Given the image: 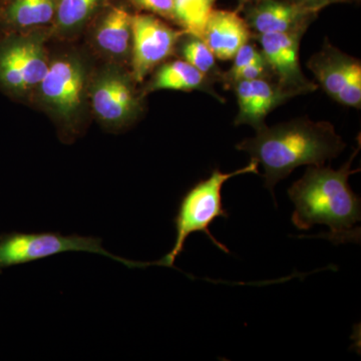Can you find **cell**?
<instances>
[{
  "label": "cell",
  "mask_w": 361,
  "mask_h": 361,
  "mask_svg": "<svg viewBox=\"0 0 361 361\" xmlns=\"http://www.w3.org/2000/svg\"><path fill=\"white\" fill-rule=\"evenodd\" d=\"M239 111L235 125H250L256 130L264 127L266 116L287 99H292L277 84L266 78L234 82Z\"/></svg>",
  "instance_id": "cell-11"
},
{
  "label": "cell",
  "mask_w": 361,
  "mask_h": 361,
  "mask_svg": "<svg viewBox=\"0 0 361 361\" xmlns=\"http://www.w3.org/2000/svg\"><path fill=\"white\" fill-rule=\"evenodd\" d=\"M92 106L99 118L111 125H122L132 118L137 102L129 82L118 75L104 77L92 94Z\"/></svg>",
  "instance_id": "cell-13"
},
{
  "label": "cell",
  "mask_w": 361,
  "mask_h": 361,
  "mask_svg": "<svg viewBox=\"0 0 361 361\" xmlns=\"http://www.w3.org/2000/svg\"><path fill=\"white\" fill-rule=\"evenodd\" d=\"M47 70L44 51L35 42H14L0 51V82L7 89H32L39 85Z\"/></svg>",
  "instance_id": "cell-8"
},
{
  "label": "cell",
  "mask_w": 361,
  "mask_h": 361,
  "mask_svg": "<svg viewBox=\"0 0 361 361\" xmlns=\"http://www.w3.org/2000/svg\"><path fill=\"white\" fill-rule=\"evenodd\" d=\"M133 16L123 7H114L102 21L96 39L102 49L114 56L129 51L132 42Z\"/></svg>",
  "instance_id": "cell-14"
},
{
  "label": "cell",
  "mask_w": 361,
  "mask_h": 361,
  "mask_svg": "<svg viewBox=\"0 0 361 361\" xmlns=\"http://www.w3.org/2000/svg\"><path fill=\"white\" fill-rule=\"evenodd\" d=\"M216 0H174V18L191 37H203L209 16Z\"/></svg>",
  "instance_id": "cell-16"
},
{
  "label": "cell",
  "mask_w": 361,
  "mask_h": 361,
  "mask_svg": "<svg viewBox=\"0 0 361 361\" xmlns=\"http://www.w3.org/2000/svg\"><path fill=\"white\" fill-rule=\"evenodd\" d=\"M149 14L132 18L133 68L137 82L174 51L182 33Z\"/></svg>",
  "instance_id": "cell-7"
},
{
  "label": "cell",
  "mask_w": 361,
  "mask_h": 361,
  "mask_svg": "<svg viewBox=\"0 0 361 361\" xmlns=\"http://www.w3.org/2000/svg\"><path fill=\"white\" fill-rule=\"evenodd\" d=\"M7 18L20 27L44 25L54 14V0H14L7 8Z\"/></svg>",
  "instance_id": "cell-17"
},
{
  "label": "cell",
  "mask_w": 361,
  "mask_h": 361,
  "mask_svg": "<svg viewBox=\"0 0 361 361\" xmlns=\"http://www.w3.org/2000/svg\"><path fill=\"white\" fill-rule=\"evenodd\" d=\"M68 252H85L113 259L129 268H146L153 262H137L118 257L106 251L102 239L59 232H11L0 235V274L14 266L35 262Z\"/></svg>",
  "instance_id": "cell-4"
},
{
  "label": "cell",
  "mask_w": 361,
  "mask_h": 361,
  "mask_svg": "<svg viewBox=\"0 0 361 361\" xmlns=\"http://www.w3.org/2000/svg\"><path fill=\"white\" fill-rule=\"evenodd\" d=\"M305 28L282 33L259 35L262 54L277 85L291 97L314 92L317 85L310 82L301 71L299 47Z\"/></svg>",
  "instance_id": "cell-6"
},
{
  "label": "cell",
  "mask_w": 361,
  "mask_h": 361,
  "mask_svg": "<svg viewBox=\"0 0 361 361\" xmlns=\"http://www.w3.org/2000/svg\"><path fill=\"white\" fill-rule=\"evenodd\" d=\"M99 0H61L58 7V21L63 28L75 27L87 20Z\"/></svg>",
  "instance_id": "cell-19"
},
{
  "label": "cell",
  "mask_w": 361,
  "mask_h": 361,
  "mask_svg": "<svg viewBox=\"0 0 361 361\" xmlns=\"http://www.w3.org/2000/svg\"><path fill=\"white\" fill-rule=\"evenodd\" d=\"M84 85V71L80 66L71 59H59L49 66L39 82L40 94L45 103L68 118L80 108Z\"/></svg>",
  "instance_id": "cell-9"
},
{
  "label": "cell",
  "mask_w": 361,
  "mask_h": 361,
  "mask_svg": "<svg viewBox=\"0 0 361 361\" xmlns=\"http://www.w3.org/2000/svg\"><path fill=\"white\" fill-rule=\"evenodd\" d=\"M185 61L200 71L204 75H208L217 71L216 58L203 39L191 37L182 49Z\"/></svg>",
  "instance_id": "cell-18"
},
{
  "label": "cell",
  "mask_w": 361,
  "mask_h": 361,
  "mask_svg": "<svg viewBox=\"0 0 361 361\" xmlns=\"http://www.w3.org/2000/svg\"><path fill=\"white\" fill-rule=\"evenodd\" d=\"M299 6L307 9L311 13H318L324 7L334 4H342V2H350L353 0H292Z\"/></svg>",
  "instance_id": "cell-23"
},
{
  "label": "cell",
  "mask_w": 361,
  "mask_h": 361,
  "mask_svg": "<svg viewBox=\"0 0 361 361\" xmlns=\"http://www.w3.org/2000/svg\"><path fill=\"white\" fill-rule=\"evenodd\" d=\"M358 151L360 148L338 170L310 166L303 177L289 188V198L295 206L291 219L297 229L325 225L330 232L324 238L334 245L360 243V227L356 225L361 220V200L348 183L349 177L360 171L351 170Z\"/></svg>",
  "instance_id": "cell-1"
},
{
  "label": "cell",
  "mask_w": 361,
  "mask_h": 361,
  "mask_svg": "<svg viewBox=\"0 0 361 361\" xmlns=\"http://www.w3.org/2000/svg\"><path fill=\"white\" fill-rule=\"evenodd\" d=\"M250 27L237 11L213 9L207 20L203 42L216 59L230 61L250 39Z\"/></svg>",
  "instance_id": "cell-12"
},
{
  "label": "cell",
  "mask_w": 361,
  "mask_h": 361,
  "mask_svg": "<svg viewBox=\"0 0 361 361\" xmlns=\"http://www.w3.org/2000/svg\"><path fill=\"white\" fill-rule=\"evenodd\" d=\"M233 59H234V63H233L230 73L238 71L244 66L253 65V63H266L262 52L259 51L254 45L249 42L240 47Z\"/></svg>",
  "instance_id": "cell-20"
},
{
  "label": "cell",
  "mask_w": 361,
  "mask_h": 361,
  "mask_svg": "<svg viewBox=\"0 0 361 361\" xmlns=\"http://www.w3.org/2000/svg\"><path fill=\"white\" fill-rule=\"evenodd\" d=\"M323 90L337 103L351 108L361 106V63L329 44L307 63Z\"/></svg>",
  "instance_id": "cell-5"
},
{
  "label": "cell",
  "mask_w": 361,
  "mask_h": 361,
  "mask_svg": "<svg viewBox=\"0 0 361 361\" xmlns=\"http://www.w3.org/2000/svg\"><path fill=\"white\" fill-rule=\"evenodd\" d=\"M152 90H171L191 92L203 90L208 92V77L186 61H175L163 66L157 73L151 85Z\"/></svg>",
  "instance_id": "cell-15"
},
{
  "label": "cell",
  "mask_w": 361,
  "mask_h": 361,
  "mask_svg": "<svg viewBox=\"0 0 361 361\" xmlns=\"http://www.w3.org/2000/svg\"><path fill=\"white\" fill-rule=\"evenodd\" d=\"M346 145L329 122H313L307 118L261 128L257 135L236 146L264 170V186L273 189L280 180L301 166H322L339 156Z\"/></svg>",
  "instance_id": "cell-2"
},
{
  "label": "cell",
  "mask_w": 361,
  "mask_h": 361,
  "mask_svg": "<svg viewBox=\"0 0 361 361\" xmlns=\"http://www.w3.org/2000/svg\"><path fill=\"white\" fill-rule=\"evenodd\" d=\"M142 9L164 18H174V0H133Z\"/></svg>",
  "instance_id": "cell-21"
},
{
  "label": "cell",
  "mask_w": 361,
  "mask_h": 361,
  "mask_svg": "<svg viewBox=\"0 0 361 361\" xmlns=\"http://www.w3.org/2000/svg\"><path fill=\"white\" fill-rule=\"evenodd\" d=\"M247 8L246 23L258 35L307 30L317 13L299 6L292 0H255Z\"/></svg>",
  "instance_id": "cell-10"
},
{
  "label": "cell",
  "mask_w": 361,
  "mask_h": 361,
  "mask_svg": "<svg viewBox=\"0 0 361 361\" xmlns=\"http://www.w3.org/2000/svg\"><path fill=\"white\" fill-rule=\"evenodd\" d=\"M259 174L258 163L251 160L246 167L231 173L221 172L216 169L205 180L190 188L180 199L177 214L174 218L176 239L172 250L165 257L156 261V266L174 268L176 259L184 251L185 243L190 235L202 232L225 253H230L229 249L214 237L210 226L217 218L229 217L222 202L223 186L228 180L236 176L244 174Z\"/></svg>",
  "instance_id": "cell-3"
},
{
  "label": "cell",
  "mask_w": 361,
  "mask_h": 361,
  "mask_svg": "<svg viewBox=\"0 0 361 361\" xmlns=\"http://www.w3.org/2000/svg\"><path fill=\"white\" fill-rule=\"evenodd\" d=\"M267 63H253V65L244 66L238 71L228 73V77L231 78L233 82H236L239 80H253L258 78H266V70H267Z\"/></svg>",
  "instance_id": "cell-22"
},
{
  "label": "cell",
  "mask_w": 361,
  "mask_h": 361,
  "mask_svg": "<svg viewBox=\"0 0 361 361\" xmlns=\"http://www.w3.org/2000/svg\"><path fill=\"white\" fill-rule=\"evenodd\" d=\"M241 4H251V2L255 1V0H239Z\"/></svg>",
  "instance_id": "cell-24"
}]
</instances>
